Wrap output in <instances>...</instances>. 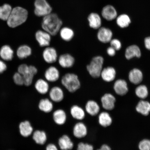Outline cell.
<instances>
[{
	"instance_id": "cell-31",
	"label": "cell",
	"mask_w": 150,
	"mask_h": 150,
	"mask_svg": "<svg viewBox=\"0 0 150 150\" xmlns=\"http://www.w3.org/2000/svg\"><path fill=\"white\" fill-rule=\"evenodd\" d=\"M60 36L64 41L66 42H70L74 38V33L71 28L65 27L61 28L59 31Z\"/></svg>"
},
{
	"instance_id": "cell-17",
	"label": "cell",
	"mask_w": 150,
	"mask_h": 150,
	"mask_svg": "<svg viewBox=\"0 0 150 150\" xmlns=\"http://www.w3.org/2000/svg\"><path fill=\"white\" fill-rule=\"evenodd\" d=\"M52 117L54 122L58 125H63L66 122L67 114L63 110L59 109L55 110L53 112Z\"/></svg>"
},
{
	"instance_id": "cell-5",
	"label": "cell",
	"mask_w": 150,
	"mask_h": 150,
	"mask_svg": "<svg viewBox=\"0 0 150 150\" xmlns=\"http://www.w3.org/2000/svg\"><path fill=\"white\" fill-rule=\"evenodd\" d=\"M104 59L101 56L94 57L89 64L87 66V69L91 76L93 78H98L100 76L102 71Z\"/></svg>"
},
{
	"instance_id": "cell-18",
	"label": "cell",
	"mask_w": 150,
	"mask_h": 150,
	"mask_svg": "<svg viewBox=\"0 0 150 150\" xmlns=\"http://www.w3.org/2000/svg\"><path fill=\"white\" fill-rule=\"evenodd\" d=\"M114 90L117 95H125L128 91L127 84L126 81L123 80H118L114 84Z\"/></svg>"
},
{
	"instance_id": "cell-45",
	"label": "cell",
	"mask_w": 150,
	"mask_h": 150,
	"mask_svg": "<svg viewBox=\"0 0 150 150\" xmlns=\"http://www.w3.org/2000/svg\"><path fill=\"white\" fill-rule=\"evenodd\" d=\"M97 150H111V149L108 145L104 144L101 146L100 149Z\"/></svg>"
},
{
	"instance_id": "cell-26",
	"label": "cell",
	"mask_w": 150,
	"mask_h": 150,
	"mask_svg": "<svg viewBox=\"0 0 150 150\" xmlns=\"http://www.w3.org/2000/svg\"><path fill=\"white\" fill-rule=\"evenodd\" d=\"M129 79L133 84H138L142 82L143 74L140 70L134 69L131 71L129 74Z\"/></svg>"
},
{
	"instance_id": "cell-36",
	"label": "cell",
	"mask_w": 150,
	"mask_h": 150,
	"mask_svg": "<svg viewBox=\"0 0 150 150\" xmlns=\"http://www.w3.org/2000/svg\"><path fill=\"white\" fill-rule=\"evenodd\" d=\"M135 93L137 97L142 99L147 98L149 94L147 88L145 85L139 86L136 89Z\"/></svg>"
},
{
	"instance_id": "cell-28",
	"label": "cell",
	"mask_w": 150,
	"mask_h": 150,
	"mask_svg": "<svg viewBox=\"0 0 150 150\" xmlns=\"http://www.w3.org/2000/svg\"><path fill=\"white\" fill-rule=\"evenodd\" d=\"M125 56L127 59H130L134 57L139 58L141 56V52L140 48L138 46L136 45H133L127 48Z\"/></svg>"
},
{
	"instance_id": "cell-44",
	"label": "cell",
	"mask_w": 150,
	"mask_h": 150,
	"mask_svg": "<svg viewBox=\"0 0 150 150\" xmlns=\"http://www.w3.org/2000/svg\"><path fill=\"white\" fill-rule=\"evenodd\" d=\"M145 44L146 48L150 50V37L146 38L145 39Z\"/></svg>"
},
{
	"instance_id": "cell-12",
	"label": "cell",
	"mask_w": 150,
	"mask_h": 150,
	"mask_svg": "<svg viewBox=\"0 0 150 150\" xmlns=\"http://www.w3.org/2000/svg\"><path fill=\"white\" fill-rule=\"evenodd\" d=\"M102 106L104 109L111 110L115 107L116 99L113 95L110 93H106L101 99Z\"/></svg>"
},
{
	"instance_id": "cell-40",
	"label": "cell",
	"mask_w": 150,
	"mask_h": 150,
	"mask_svg": "<svg viewBox=\"0 0 150 150\" xmlns=\"http://www.w3.org/2000/svg\"><path fill=\"white\" fill-rule=\"evenodd\" d=\"M111 46L115 50H119L121 48V44L119 40L117 39H114L110 41Z\"/></svg>"
},
{
	"instance_id": "cell-42",
	"label": "cell",
	"mask_w": 150,
	"mask_h": 150,
	"mask_svg": "<svg viewBox=\"0 0 150 150\" xmlns=\"http://www.w3.org/2000/svg\"><path fill=\"white\" fill-rule=\"evenodd\" d=\"M46 150H59L55 144H50L47 146Z\"/></svg>"
},
{
	"instance_id": "cell-30",
	"label": "cell",
	"mask_w": 150,
	"mask_h": 150,
	"mask_svg": "<svg viewBox=\"0 0 150 150\" xmlns=\"http://www.w3.org/2000/svg\"><path fill=\"white\" fill-rule=\"evenodd\" d=\"M33 139L38 145H42L46 143L47 136L44 131L37 130L33 133Z\"/></svg>"
},
{
	"instance_id": "cell-6",
	"label": "cell",
	"mask_w": 150,
	"mask_h": 150,
	"mask_svg": "<svg viewBox=\"0 0 150 150\" xmlns=\"http://www.w3.org/2000/svg\"><path fill=\"white\" fill-rule=\"evenodd\" d=\"M35 13L38 16L44 17L52 12V8L46 0H35Z\"/></svg>"
},
{
	"instance_id": "cell-15",
	"label": "cell",
	"mask_w": 150,
	"mask_h": 150,
	"mask_svg": "<svg viewBox=\"0 0 150 150\" xmlns=\"http://www.w3.org/2000/svg\"><path fill=\"white\" fill-rule=\"evenodd\" d=\"M35 89L41 95H45L50 91L48 82L45 79H39L37 80L35 84Z\"/></svg>"
},
{
	"instance_id": "cell-21",
	"label": "cell",
	"mask_w": 150,
	"mask_h": 150,
	"mask_svg": "<svg viewBox=\"0 0 150 150\" xmlns=\"http://www.w3.org/2000/svg\"><path fill=\"white\" fill-rule=\"evenodd\" d=\"M85 110L88 114L92 116L96 115L100 111V107L95 101L90 100L86 103Z\"/></svg>"
},
{
	"instance_id": "cell-22",
	"label": "cell",
	"mask_w": 150,
	"mask_h": 150,
	"mask_svg": "<svg viewBox=\"0 0 150 150\" xmlns=\"http://www.w3.org/2000/svg\"><path fill=\"white\" fill-rule=\"evenodd\" d=\"M21 134L24 137L30 136L33 132V128L30 122L25 121L21 123L19 125Z\"/></svg>"
},
{
	"instance_id": "cell-43",
	"label": "cell",
	"mask_w": 150,
	"mask_h": 150,
	"mask_svg": "<svg viewBox=\"0 0 150 150\" xmlns=\"http://www.w3.org/2000/svg\"><path fill=\"white\" fill-rule=\"evenodd\" d=\"M115 50L112 47H109L107 50V52L109 55L112 56L115 55Z\"/></svg>"
},
{
	"instance_id": "cell-39",
	"label": "cell",
	"mask_w": 150,
	"mask_h": 150,
	"mask_svg": "<svg viewBox=\"0 0 150 150\" xmlns=\"http://www.w3.org/2000/svg\"><path fill=\"white\" fill-rule=\"evenodd\" d=\"M77 150H93V147L91 144L81 142L78 144Z\"/></svg>"
},
{
	"instance_id": "cell-29",
	"label": "cell",
	"mask_w": 150,
	"mask_h": 150,
	"mask_svg": "<svg viewBox=\"0 0 150 150\" xmlns=\"http://www.w3.org/2000/svg\"><path fill=\"white\" fill-rule=\"evenodd\" d=\"M136 110L142 115H149L150 112V103L147 101L141 100L137 105Z\"/></svg>"
},
{
	"instance_id": "cell-32",
	"label": "cell",
	"mask_w": 150,
	"mask_h": 150,
	"mask_svg": "<svg viewBox=\"0 0 150 150\" xmlns=\"http://www.w3.org/2000/svg\"><path fill=\"white\" fill-rule=\"evenodd\" d=\"M90 27L93 29H97L100 27L101 20L98 14L92 13L88 17Z\"/></svg>"
},
{
	"instance_id": "cell-33",
	"label": "cell",
	"mask_w": 150,
	"mask_h": 150,
	"mask_svg": "<svg viewBox=\"0 0 150 150\" xmlns=\"http://www.w3.org/2000/svg\"><path fill=\"white\" fill-rule=\"evenodd\" d=\"M98 122L101 126L107 127L111 125L112 120L109 114L107 112H102L98 116Z\"/></svg>"
},
{
	"instance_id": "cell-14",
	"label": "cell",
	"mask_w": 150,
	"mask_h": 150,
	"mask_svg": "<svg viewBox=\"0 0 150 150\" xmlns=\"http://www.w3.org/2000/svg\"><path fill=\"white\" fill-rule=\"evenodd\" d=\"M112 33L109 29L104 27L99 29L97 33L98 40L103 43H106L111 40Z\"/></svg>"
},
{
	"instance_id": "cell-37",
	"label": "cell",
	"mask_w": 150,
	"mask_h": 150,
	"mask_svg": "<svg viewBox=\"0 0 150 150\" xmlns=\"http://www.w3.org/2000/svg\"><path fill=\"white\" fill-rule=\"evenodd\" d=\"M14 83L17 85H24V81L23 76L18 72L15 73L13 77Z\"/></svg>"
},
{
	"instance_id": "cell-4",
	"label": "cell",
	"mask_w": 150,
	"mask_h": 150,
	"mask_svg": "<svg viewBox=\"0 0 150 150\" xmlns=\"http://www.w3.org/2000/svg\"><path fill=\"white\" fill-rule=\"evenodd\" d=\"M18 71L23 76L24 85L26 86L31 85L34 77L38 72L37 67L34 66L28 65L25 64H21L18 67Z\"/></svg>"
},
{
	"instance_id": "cell-8",
	"label": "cell",
	"mask_w": 150,
	"mask_h": 150,
	"mask_svg": "<svg viewBox=\"0 0 150 150\" xmlns=\"http://www.w3.org/2000/svg\"><path fill=\"white\" fill-rule=\"evenodd\" d=\"M42 56L44 61L47 63L51 64L57 61L58 56L57 50L53 47H46L42 52Z\"/></svg>"
},
{
	"instance_id": "cell-23",
	"label": "cell",
	"mask_w": 150,
	"mask_h": 150,
	"mask_svg": "<svg viewBox=\"0 0 150 150\" xmlns=\"http://www.w3.org/2000/svg\"><path fill=\"white\" fill-rule=\"evenodd\" d=\"M70 113L72 117L77 120H82L85 117V111L83 108L77 105L72 106L70 109Z\"/></svg>"
},
{
	"instance_id": "cell-7",
	"label": "cell",
	"mask_w": 150,
	"mask_h": 150,
	"mask_svg": "<svg viewBox=\"0 0 150 150\" xmlns=\"http://www.w3.org/2000/svg\"><path fill=\"white\" fill-rule=\"evenodd\" d=\"M52 35L44 30H39L35 33V39L40 47H43L50 46Z\"/></svg>"
},
{
	"instance_id": "cell-2",
	"label": "cell",
	"mask_w": 150,
	"mask_h": 150,
	"mask_svg": "<svg viewBox=\"0 0 150 150\" xmlns=\"http://www.w3.org/2000/svg\"><path fill=\"white\" fill-rule=\"evenodd\" d=\"M28 16V11L25 9L20 7H15L7 20V25L11 28L17 27L26 21Z\"/></svg>"
},
{
	"instance_id": "cell-27",
	"label": "cell",
	"mask_w": 150,
	"mask_h": 150,
	"mask_svg": "<svg viewBox=\"0 0 150 150\" xmlns=\"http://www.w3.org/2000/svg\"><path fill=\"white\" fill-rule=\"evenodd\" d=\"M38 107L41 111L49 113L53 110V104L52 101L48 98L42 99L39 102Z\"/></svg>"
},
{
	"instance_id": "cell-19",
	"label": "cell",
	"mask_w": 150,
	"mask_h": 150,
	"mask_svg": "<svg viewBox=\"0 0 150 150\" xmlns=\"http://www.w3.org/2000/svg\"><path fill=\"white\" fill-rule=\"evenodd\" d=\"M103 17L108 21L114 19L117 16L116 9L111 5H107L103 8L102 11Z\"/></svg>"
},
{
	"instance_id": "cell-38",
	"label": "cell",
	"mask_w": 150,
	"mask_h": 150,
	"mask_svg": "<svg viewBox=\"0 0 150 150\" xmlns=\"http://www.w3.org/2000/svg\"><path fill=\"white\" fill-rule=\"evenodd\" d=\"M138 146L140 150H150V140L144 139L141 141Z\"/></svg>"
},
{
	"instance_id": "cell-10",
	"label": "cell",
	"mask_w": 150,
	"mask_h": 150,
	"mask_svg": "<svg viewBox=\"0 0 150 150\" xmlns=\"http://www.w3.org/2000/svg\"><path fill=\"white\" fill-rule=\"evenodd\" d=\"M60 76V72L57 67L54 66L48 67L45 71L44 76L48 82H54L57 81Z\"/></svg>"
},
{
	"instance_id": "cell-13",
	"label": "cell",
	"mask_w": 150,
	"mask_h": 150,
	"mask_svg": "<svg viewBox=\"0 0 150 150\" xmlns=\"http://www.w3.org/2000/svg\"><path fill=\"white\" fill-rule=\"evenodd\" d=\"M73 133L74 136L77 138H84L87 134V127L82 122H79L74 125L73 129Z\"/></svg>"
},
{
	"instance_id": "cell-25",
	"label": "cell",
	"mask_w": 150,
	"mask_h": 150,
	"mask_svg": "<svg viewBox=\"0 0 150 150\" xmlns=\"http://www.w3.org/2000/svg\"><path fill=\"white\" fill-rule=\"evenodd\" d=\"M32 53V50L29 46L23 45L18 47L16 54L19 59H24L29 57Z\"/></svg>"
},
{
	"instance_id": "cell-1",
	"label": "cell",
	"mask_w": 150,
	"mask_h": 150,
	"mask_svg": "<svg viewBox=\"0 0 150 150\" xmlns=\"http://www.w3.org/2000/svg\"><path fill=\"white\" fill-rule=\"evenodd\" d=\"M62 24V21L57 14L50 13L44 17L42 27L43 30L52 36H55L59 32Z\"/></svg>"
},
{
	"instance_id": "cell-20",
	"label": "cell",
	"mask_w": 150,
	"mask_h": 150,
	"mask_svg": "<svg viewBox=\"0 0 150 150\" xmlns=\"http://www.w3.org/2000/svg\"><path fill=\"white\" fill-rule=\"evenodd\" d=\"M14 51L11 47L8 45L1 47L0 50V56L2 59L5 61L12 60L13 58Z\"/></svg>"
},
{
	"instance_id": "cell-9",
	"label": "cell",
	"mask_w": 150,
	"mask_h": 150,
	"mask_svg": "<svg viewBox=\"0 0 150 150\" xmlns=\"http://www.w3.org/2000/svg\"><path fill=\"white\" fill-rule=\"evenodd\" d=\"M58 63L63 68L72 67L74 64L75 59L74 56L68 53L62 54L58 57Z\"/></svg>"
},
{
	"instance_id": "cell-35",
	"label": "cell",
	"mask_w": 150,
	"mask_h": 150,
	"mask_svg": "<svg viewBox=\"0 0 150 150\" xmlns=\"http://www.w3.org/2000/svg\"><path fill=\"white\" fill-rule=\"evenodd\" d=\"M117 25L121 28L128 27L131 23L130 18L127 15L122 14L117 18Z\"/></svg>"
},
{
	"instance_id": "cell-34",
	"label": "cell",
	"mask_w": 150,
	"mask_h": 150,
	"mask_svg": "<svg viewBox=\"0 0 150 150\" xmlns=\"http://www.w3.org/2000/svg\"><path fill=\"white\" fill-rule=\"evenodd\" d=\"M12 9V7L8 4H5L0 7V19L7 21Z\"/></svg>"
},
{
	"instance_id": "cell-24",
	"label": "cell",
	"mask_w": 150,
	"mask_h": 150,
	"mask_svg": "<svg viewBox=\"0 0 150 150\" xmlns=\"http://www.w3.org/2000/svg\"><path fill=\"white\" fill-rule=\"evenodd\" d=\"M100 76L105 81L108 82L112 81L115 79L116 71L113 67H108L102 70Z\"/></svg>"
},
{
	"instance_id": "cell-41",
	"label": "cell",
	"mask_w": 150,
	"mask_h": 150,
	"mask_svg": "<svg viewBox=\"0 0 150 150\" xmlns=\"http://www.w3.org/2000/svg\"><path fill=\"white\" fill-rule=\"evenodd\" d=\"M7 66L3 61L0 60V74H1L6 70Z\"/></svg>"
},
{
	"instance_id": "cell-11",
	"label": "cell",
	"mask_w": 150,
	"mask_h": 150,
	"mask_svg": "<svg viewBox=\"0 0 150 150\" xmlns=\"http://www.w3.org/2000/svg\"><path fill=\"white\" fill-rule=\"evenodd\" d=\"M49 95L52 102L59 103L64 98V93L61 87L57 86L52 87L49 91Z\"/></svg>"
},
{
	"instance_id": "cell-16",
	"label": "cell",
	"mask_w": 150,
	"mask_h": 150,
	"mask_svg": "<svg viewBox=\"0 0 150 150\" xmlns=\"http://www.w3.org/2000/svg\"><path fill=\"white\" fill-rule=\"evenodd\" d=\"M58 144L62 150H71L74 147V144L70 137L67 135H63L59 138Z\"/></svg>"
},
{
	"instance_id": "cell-3",
	"label": "cell",
	"mask_w": 150,
	"mask_h": 150,
	"mask_svg": "<svg viewBox=\"0 0 150 150\" xmlns=\"http://www.w3.org/2000/svg\"><path fill=\"white\" fill-rule=\"evenodd\" d=\"M62 84L67 91L74 93L81 87V82L78 76L74 73H68L62 77Z\"/></svg>"
}]
</instances>
